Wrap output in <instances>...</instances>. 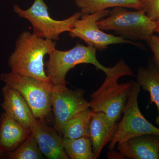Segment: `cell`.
<instances>
[{"instance_id": "19", "label": "cell", "mask_w": 159, "mask_h": 159, "mask_svg": "<svg viewBox=\"0 0 159 159\" xmlns=\"http://www.w3.org/2000/svg\"><path fill=\"white\" fill-rule=\"evenodd\" d=\"M8 154L10 159H43L36 139L31 133L19 147Z\"/></svg>"}, {"instance_id": "25", "label": "cell", "mask_w": 159, "mask_h": 159, "mask_svg": "<svg viewBox=\"0 0 159 159\" xmlns=\"http://www.w3.org/2000/svg\"><path fill=\"white\" fill-rule=\"evenodd\" d=\"M0 102H1V98H0Z\"/></svg>"}, {"instance_id": "2", "label": "cell", "mask_w": 159, "mask_h": 159, "mask_svg": "<svg viewBox=\"0 0 159 159\" xmlns=\"http://www.w3.org/2000/svg\"><path fill=\"white\" fill-rule=\"evenodd\" d=\"M105 74L104 82L91 95L90 107L94 112L103 113L113 121L117 122L123 113L132 83L130 81L119 84L118 81L123 76L135 75L123 59L110 67Z\"/></svg>"}, {"instance_id": "18", "label": "cell", "mask_w": 159, "mask_h": 159, "mask_svg": "<svg viewBox=\"0 0 159 159\" xmlns=\"http://www.w3.org/2000/svg\"><path fill=\"white\" fill-rule=\"evenodd\" d=\"M63 146L70 159H95L89 137L75 139L63 138Z\"/></svg>"}, {"instance_id": "17", "label": "cell", "mask_w": 159, "mask_h": 159, "mask_svg": "<svg viewBox=\"0 0 159 159\" xmlns=\"http://www.w3.org/2000/svg\"><path fill=\"white\" fill-rule=\"evenodd\" d=\"M137 82L150 94L151 102L155 103L158 111L156 122L159 125V71L153 67H141L137 70Z\"/></svg>"}, {"instance_id": "9", "label": "cell", "mask_w": 159, "mask_h": 159, "mask_svg": "<svg viewBox=\"0 0 159 159\" xmlns=\"http://www.w3.org/2000/svg\"><path fill=\"white\" fill-rule=\"evenodd\" d=\"M83 89H70L66 84H53L51 107L54 112V129L61 132L66 122L80 112L90 108Z\"/></svg>"}, {"instance_id": "11", "label": "cell", "mask_w": 159, "mask_h": 159, "mask_svg": "<svg viewBox=\"0 0 159 159\" xmlns=\"http://www.w3.org/2000/svg\"><path fill=\"white\" fill-rule=\"evenodd\" d=\"M42 153L50 159H69L63 146V138L49 127L44 119H37L31 130Z\"/></svg>"}, {"instance_id": "20", "label": "cell", "mask_w": 159, "mask_h": 159, "mask_svg": "<svg viewBox=\"0 0 159 159\" xmlns=\"http://www.w3.org/2000/svg\"><path fill=\"white\" fill-rule=\"evenodd\" d=\"M142 10L153 20H159V0H141Z\"/></svg>"}, {"instance_id": "7", "label": "cell", "mask_w": 159, "mask_h": 159, "mask_svg": "<svg viewBox=\"0 0 159 159\" xmlns=\"http://www.w3.org/2000/svg\"><path fill=\"white\" fill-rule=\"evenodd\" d=\"M141 86L132 80L128 99L123 111L122 120L108 145V150H114L118 143L134 137L155 135L159 136V128L148 122L139 109L138 99Z\"/></svg>"}, {"instance_id": "3", "label": "cell", "mask_w": 159, "mask_h": 159, "mask_svg": "<svg viewBox=\"0 0 159 159\" xmlns=\"http://www.w3.org/2000/svg\"><path fill=\"white\" fill-rule=\"evenodd\" d=\"M102 31H112L125 39L147 42L153 35L156 21L143 10L129 11L124 7H115L108 15L97 23Z\"/></svg>"}, {"instance_id": "6", "label": "cell", "mask_w": 159, "mask_h": 159, "mask_svg": "<svg viewBox=\"0 0 159 159\" xmlns=\"http://www.w3.org/2000/svg\"><path fill=\"white\" fill-rule=\"evenodd\" d=\"M13 10L20 17L31 23L34 35L54 41H59L60 35L62 33L70 32L75 21L82 15L78 11L65 19L54 20L49 14L48 7L44 0H34L31 7L27 9L15 5Z\"/></svg>"}, {"instance_id": "14", "label": "cell", "mask_w": 159, "mask_h": 159, "mask_svg": "<svg viewBox=\"0 0 159 159\" xmlns=\"http://www.w3.org/2000/svg\"><path fill=\"white\" fill-rule=\"evenodd\" d=\"M30 129L3 113L0 117V153L14 150L31 134Z\"/></svg>"}, {"instance_id": "24", "label": "cell", "mask_w": 159, "mask_h": 159, "mask_svg": "<svg viewBox=\"0 0 159 159\" xmlns=\"http://www.w3.org/2000/svg\"><path fill=\"white\" fill-rule=\"evenodd\" d=\"M2 155L1 154V153H0V158H1V157H2Z\"/></svg>"}, {"instance_id": "5", "label": "cell", "mask_w": 159, "mask_h": 159, "mask_svg": "<svg viewBox=\"0 0 159 159\" xmlns=\"http://www.w3.org/2000/svg\"><path fill=\"white\" fill-rule=\"evenodd\" d=\"M0 80L19 92L31 108L34 117L43 120L51 111L53 84L13 72L3 73Z\"/></svg>"}, {"instance_id": "22", "label": "cell", "mask_w": 159, "mask_h": 159, "mask_svg": "<svg viewBox=\"0 0 159 159\" xmlns=\"http://www.w3.org/2000/svg\"><path fill=\"white\" fill-rule=\"evenodd\" d=\"M108 158L110 159H125V157L119 151H115L114 150L109 151Z\"/></svg>"}, {"instance_id": "16", "label": "cell", "mask_w": 159, "mask_h": 159, "mask_svg": "<svg viewBox=\"0 0 159 159\" xmlns=\"http://www.w3.org/2000/svg\"><path fill=\"white\" fill-rule=\"evenodd\" d=\"M89 108L74 116L66 122L61 131L63 138L75 139L80 137L89 138V125L91 117L94 113Z\"/></svg>"}, {"instance_id": "12", "label": "cell", "mask_w": 159, "mask_h": 159, "mask_svg": "<svg viewBox=\"0 0 159 159\" xmlns=\"http://www.w3.org/2000/svg\"><path fill=\"white\" fill-rule=\"evenodd\" d=\"M158 137L155 135L134 137L118 143L117 150L125 159H159Z\"/></svg>"}, {"instance_id": "23", "label": "cell", "mask_w": 159, "mask_h": 159, "mask_svg": "<svg viewBox=\"0 0 159 159\" xmlns=\"http://www.w3.org/2000/svg\"><path fill=\"white\" fill-rule=\"evenodd\" d=\"M155 32L159 34V20L156 21V28L155 29Z\"/></svg>"}, {"instance_id": "1", "label": "cell", "mask_w": 159, "mask_h": 159, "mask_svg": "<svg viewBox=\"0 0 159 159\" xmlns=\"http://www.w3.org/2000/svg\"><path fill=\"white\" fill-rule=\"evenodd\" d=\"M56 42L38 37L29 31L19 35L8 64L11 72L50 81L44 70V58L56 49Z\"/></svg>"}, {"instance_id": "21", "label": "cell", "mask_w": 159, "mask_h": 159, "mask_svg": "<svg viewBox=\"0 0 159 159\" xmlns=\"http://www.w3.org/2000/svg\"><path fill=\"white\" fill-rule=\"evenodd\" d=\"M146 42L153 52L155 59L159 68V37L152 35Z\"/></svg>"}, {"instance_id": "4", "label": "cell", "mask_w": 159, "mask_h": 159, "mask_svg": "<svg viewBox=\"0 0 159 159\" xmlns=\"http://www.w3.org/2000/svg\"><path fill=\"white\" fill-rule=\"evenodd\" d=\"M97 50L93 47L77 43L72 48L67 51L55 49L49 54L46 62V74L54 85L66 84V78L69 71L80 64H90L98 70L107 73L110 67L104 66L97 57Z\"/></svg>"}, {"instance_id": "13", "label": "cell", "mask_w": 159, "mask_h": 159, "mask_svg": "<svg viewBox=\"0 0 159 159\" xmlns=\"http://www.w3.org/2000/svg\"><path fill=\"white\" fill-rule=\"evenodd\" d=\"M118 123L101 112H94L89 125V138L95 159L99 158L105 145L110 143L116 130Z\"/></svg>"}, {"instance_id": "8", "label": "cell", "mask_w": 159, "mask_h": 159, "mask_svg": "<svg viewBox=\"0 0 159 159\" xmlns=\"http://www.w3.org/2000/svg\"><path fill=\"white\" fill-rule=\"evenodd\" d=\"M107 10L98 11L92 14L82 15L74 23L69 34L72 38H77L82 40L88 46L97 50L102 51L108 46L117 44H129L139 47L137 43L127 40L121 36H116L103 32L99 29L97 22L108 15Z\"/></svg>"}, {"instance_id": "15", "label": "cell", "mask_w": 159, "mask_h": 159, "mask_svg": "<svg viewBox=\"0 0 159 159\" xmlns=\"http://www.w3.org/2000/svg\"><path fill=\"white\" fill-rule=\"evenodd\" d=\"M82 15L92 14L110 8L124 7L142 10L141 0H74Z\"/></svg>"}, {"instance_id": "10", "label": "cell", "mask_w": 159, "mask_h": 159, "mask_svg": "<svg viewBox=\"0 0 159 159\" xmlns=\"http://www.w3.org/2000/svg\"><path fill=\"white\" fill-rule=\"evenodd\" d=\"M2 108L8 116L32 130L37 122L31 108L24 97L16 90L5 84L2 90Z\"/></svg>"}]
</instances>
